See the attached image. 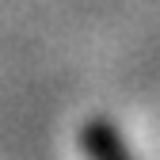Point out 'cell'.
<instances>
[{
	"label": "cell",
	"instance_id": "6da1fadb",
	"mask_svg": "<svg viewBox=\"0 0 160 160\" xmlns=\"http://www.w3.org/2000/svg\"><path fill=\"white\" fill-rule=\"evenodd\" d=\"M80 149L88 160H137L126 145V137L118 133V126L107 118H88L80 126Z\"/></svg>",
	"mask_w": 160,
	"mask_h": 160
}]
</instances>
